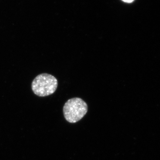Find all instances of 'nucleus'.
<instances>
[{"label": "nucleus", "mask_w": 160, "mask_h": 160, "mask_svg": "<svg viewBox=\"0 0 160 160\" xmlns=\"http://www.w3.org/2000/svg\"><path fill=\"white\" fill-rule=\"evenodd\" d=\"M88 105L82 99L74 98L68 100L63 107L64 118L69 123L77 122L87 113Z\"/></svg>", "instance_id": "f257e3e1"}, {"label": "nucleus", "mask_w": 160, "mask_h": 160, "mask_svg": "<svg viewBox=\"0 0 160 160\" xmlns=\"http://www.w3.org/2000/svg\"><path fill=\"white\" fill-rule=\"evenodd\" d=\"M56 78L48 73L38 75L32 83V89L35 94L41 97L53 94L57 89Z\"/></svg>", "instance_id": "f03ea898"}, {"label": "nucleus", "mask_w": 160, "mask_h": 160, "mask_svg": "<svg viewBox=\"0 0 160 160\" xmlns=\"http://www.w3.org/2000/svg\"><path fill=\"white\" fill-rule=\"evenodd\" d=\"M122 1L125 2L130 3L132 2L134 0H122Z\"/></svg>", "instance_id": "7ed1b4c3"}]
</instances>
